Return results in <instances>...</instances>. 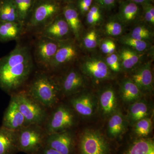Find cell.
<instances>
[{
    "mask_svg": "<svg viewBox=\"0 0 154 154\" xmlns=\"http://www.w3.org/2000/svg\"><path fill=\"white\" fill-rule=\"evenodd\" d=\"M33 66L29 48L17 44L8 54L0 58V87L7 92L19 89L28 79Z\"/></svg>",
    "mask_w": 154,
    "mask_h": 154,
    "instance_id": "cell-1",
    "label": "cell"
},
{
    "mask_svg": "<svg viewBox=\"0 0 154 154\" xmlns=\"http://www.w3.org/2000/svg\"><path fill=\"white\" fill-rule=\"evenodd\" d=\"M60 91L59 85L52 77L42 73L33 80L27 93L42 106L50 108L57 102Z\"/></svg>",
    "mask_w": 154,
    "mask_h": 154,
    "instance_id": "cell-2",
    "label": "cell"
},
{
    "mask_svg": "<svg viewBox=\"0 0 154 154\" xmlns=\"http://www.w3.org/2000/svg\"><path fill=\"white\" fill-rule=\"evenodd\" d=\"M55 0H35L32 13L25 27L28 30H41L62 12Z\"/></svg>",
    "mask_w": 154,
    "mask_h": 154,
    "instance_id": "cell-3",
    "label": "cell"
},
{
    "mask_svg": "<svg viewBox=\"0 0 154 154\" xmlns=\"http://www.w3.org/2000/svg\"><path fill=\"white\" fill-rule=\"evenodd\" d=\"M46 137L39 125H30L19 130L17 131L19 152L38 154L45 145Z\"/></svg>",
    "mask_w": 154,
    "mask_h": 154,
    "instance_id": "cell-4",
    "label": "cell"
},
{
    "mask_svg": "<svg viewBox=\"0 0 154 154\" xmlns=\"http://www.w3.org/2000/svg\"><path fill=\"white\" fill-rule=\"evenodd\" d=\"M14 97L19 110L29 125H39L44 121L46 113L43 106L31 98L27 92H19Z\"/></svg>",
    "mask_w": 154,
    "mask_h": 154,
    "instance_id": "cell-5",
    "label": "cell"
},
{
    "mask_svg": "<svg viewBox=\"0 0 154 154\" xmlns=\"http://www.w3.org/2000/svg\"><path fill=\"white\" fill-rule=\"evenodd\" d=\"M80 154H108L109 146L100 133L86 130L80 137L79 142Z\"/></svg>",
    "mask_w": 154,
    "mask_h": 154,
    "instance_id": "cell-6",
    "label": "cell"
},
{
    "mask_svg": "<svg viewBox=\"0 0 154 154\" xmlns=\"http://www.w3.org/2000/svg\"><path fill=\"white\" fill-rule=\"evenodd\" d=\"M74 114L65 105H60L54 110L46 125L48 135L69 129L75 124Z\"/></svg>",
    "mask_w": 154,
    "mask_h": 154,
    "instance_id": "cell-7",
    "label": "cell"
},
{
    "mask_svg": "<svg viewBox=\"0 0 154 154\" xmlns=\"http://www.w3.org/2000/svg\"><path fill=\"white\" fill-rule=\"evenodd\" d=\"M80 68L84 75L95 82L108 79L111 75L110 70L105 61L98 57L85 58Z\"/></svg>",
    "mask_w": 154,
    "mask_h": 154,
    "instance_id": "cell-8",
    "label": "cell"
},
{
    "mask_svg": "<svg viewBox=\"0 0 154 154\" xmlns=\"http://www.w3.org/2000/svg\"><path fill=\"white\" fill-rule=\"evenodd\" d=\"M60 42L44 36H38L34 51L36 62L48 68L57 51Z\"/></svg>",
    "mask_w": 154,
    "mask_h": 154,
    "instance_id": "cell-9",
    "label": "cell"
},
{
    "mask_svg": "<svg viewBox=\"0 0 154 154\" xmlns=\"http://www.w3.org/2000/svg\"><path fill=\"white\" fill-rule=\"evenodd\" d=\"M71 33L68 25L61 13L39 30L38 36L61 42L69 39V36Z\"/></svg>",
    "mask_w": 154,
    "mask_h": 154,
    "instance_id": "cell-10",
    "label": "cell"
},
{
    "mask_svg": "<svg viewBox=\"0 0 154 154\" xmlns=\"http://www.w3.org/2000/svg\"><path fill=\"white\" fill-rule=\"evenodd\" d=\"M79 55L76 45L72 39L61 41L59 46L48 66V69H56L75 60Z\"/></svg>",
    "mask_w": 154,
    "mask_h": 154,
    "instance_id": "cell-11",
    "label": "cell"
},
{
    "mask_svg": "<svg viewBox=\"0 0 154 154\" xmlns=\"http://www.w3.org/2000/svg\"><path fill=\"white\" fill-rule=\"evenodd\" d=\"M75 145L73 135L66 130L48 135L45 139V145L61 154H73Z\"/></svg>",
    "mask_w": 154,
    "mask_h": 154,
    "instance_id": "cell-12",
    "label": "cell"
},
{
    "mask_svg": "<svg viewBox=\"0 0 154 154\" xmlns=\"http://www.w3.org/2000/svg\"><path fill=\"white\" fill-rule=\"evenodd\" d=\"M28 125L24 116L19 110L13 96L4 114L2 126L18 131Z\"/></svg>",
    "mask_w": 154,
    "mask_h": 154,
    "instance_id": "cell-13",
    "label": "cell"
},
{
    "mask_svg": "<svg viewBox=\"0 0 154 154\" xmlns=\"http://www.w3.org/2000/svg\"><path fill=\"white\" fill-rule=\"evenodd\" d=\"M133 82L142 93H150L153 90V78L150 62L139 67L131 75Z\"/></svg>",
    "mask_w": 154,
    "mask_h": 154,
    "instance_id": "cell-14",
    "label": "cell"
},
{
    "mask_svg": "<svg viewBox=\"0 0 154 154\" xmlns=\"http://www.w3.org/2000/svg\"><path fill=\"white\" fill-rule=\"evenodd\" d=\"M84 77L81 73L75 69L68 72L62 79L59 85L60 91L66 96L78 93L84 85Z\"/></svg>",
    "mask_w": 154,
    "mask_h": 154,
    "instance_id": "cell-15",
    "label": "cell"
},
{
    "mask_svg": "<svg viewBox=\"0 0 154 154\" xmlns=\"http://www.w3.org/2000/svg\"><path fill=\"white\" fill-rule=\"evenodd\" d=\"M62 14L68 25L72 34L79 40L82 34V26L79 13L74 3L66 4L62 9Z\"/></svg>",
    "mask_w": 154,
    "mask_h": 154,
    "instance_id": "cell-16",
    "label": "cell"
},
{
    "mask_svg": "<svg viewBox=\"0 0 154 154\" xmlns=\"http://www.w3.org/2000/svg\"><path fill=\"white\" fill-rule=\"evenodd\" d=\"M70 102L75 111L83 117H91L94 114L96 102L91 94L88 93L81 94L73 98Z\"/></svg>",
    "mask_w": 154,
    "mask_h": 154,
    "instance_id": "cell-17",
    "label": "cell"
},
{
    "mask_svg": "<svg viewBox=\"0 0 154 154\" xmlns=\"http://www.w3.org/2000/svg\"><path fill=\"white\" fill-rule=\"evenodd\" d=\"M17 146V131L0 128V154H16Z\"/></svg>",
    "mask_w": 154,
    "mask_h": 154,
    "instance_id": "cell-18",
    "label": "cell"
},
{
    "mask_svg": "<svg viewBox=\"0 0 154 154\" xmlns=\"http://www.w3.org/2000/svg\"><path fill=\"white\" fill-rule=\"evenodd\" d=\"M25 28L19 22H0V41L8 42L19 39Z\"/></svg>",
    "mask_w": 154,
    "mask_h": 154,
    "instance_id": "cell-19",
    "label": "cell"
},
{
    "mask_svg": "<svg viewBox=\"0 0 154 154\" xmlns=\"http://www.w3.org/2000/svg\"><path fill=\"white\" fill-rule=\"evenodd\" d=\"M140 13L139 5L129 0L125 1L119 6L118 19L122 24L128 25L137 19Z\"/></svg>",
    "mask_w": 154,
    "mask_h": 154,
    "instance_id": "cell-20",
    "label": "cell"
},
{
    "mask_svg": "<svg viewBox=\"0 0 154 154\" xmlns=\"http://www.w3.org/2000/svg\"><path fill=\"white\" fill-rule=\"evenodd\" d=\"M99 104L104 115H111L116 111L117 100L113 88H107L102 91L99 96Z\"/></svg>",
    "mask_w": 154,
    "mask_h": 154,
    "instance_id": "cell-21",
    "label": "cell"
},
{
    "mask_svg": "<svg viewBox=\"0 0 154 154\" xmlns=\"http://www.w3.org/2000/svg\"><path fill=\"white\" fill-rule=\"evenodd\" d=\"M120 93L122 100L128 103L138 101L142 96L141 91L131 79H125L122 82Z\"/></svg>",
    "mask_w": 154,
    "mask_h": 154,
    "instance_id": "cell-22",
    "label": "cell"
},
{
    "mask_svg": "<svg viewBox=\"0 0 154 154\" xmlns=\"http://www.w3.org/2000/svg\"><path fill=\"white\" fill-rule=\"evenodd\" d=\"M125 121L119 111H115L111 115L107 125V134L110 137H118L124 132Z\"/></svg>",
    "mask_w": 154,
    "mask_h": 154,
    "instance_id": "cell-23",
    "label": "cell"
},
{
    "mask_svg": "<svg viewBox=\"0 0 154 154\" xmlns=\"http://www.w3.org/2000/svg\"><path fill=\"white\" fill-rule=\"evenodd\" d=\"M140 53L128 47L121 49L119 56L121 67L128 70L136 66L141 59L142 56Z\"/></svg>",
    "mask_w": 154,
    "mask_h": 154,
    "instance_id": "cell-24",
    "label": "cell"
},
{
    "mask_svg": "<svg viewBox=\"0 0 154 154\" xmlns=\"http://www.w3.org/2000/svg\"><path fill=\"white\" fill-rule=\"evenodd\" d=\"M0 22L20 23L14 0H0Z\"/></svg>",
    "mask_w": 154,
    "mask_h": 154,
    "instance_id": "cell-25",
    "label": "cell"
},
{
    "mask_svg": "<svg viewBox=\"0 0 154 154\" xmlns=\"http://www.w3.org/2000/svg\"><path fill=\"white\" fill-rule=\"evenodd\" d=\"M125 154H154V143L151 139L137 140L130 146Z\"/></svg>",
    "mask_w": 154,
    "mask_h": 154,
    "instance_id": "cell-26",
    "label": "cell"
},
{
    "mask_svg": "<svg viewBox=\"0 0 154 154\" xmlns=\"http://www.w3.org/2000/svg\"><path fill=\"white\" fill-rule=\"evenodd\" d=\"M149 108L146 102L143 100H138L134 102L128 109V118L131 122H136L142 119L147 117Z\"/></svg>",
    "mask_w": 154,
    "mask_h": 154,
    "instance_id": "cell-27",
    "label": "cell"
},
{
    "mask_svg": "<svg viewBox=\"0 0 154 154\" xmlns=\"http://www.w3.org/2000/svg\"><path fill=\"white\" fill-rule=\"evenodd\" d=\"M19 22L24 26L28 22L33 10L35 0H14Z\"/></svg>",
    "mask_w": 154,
    "mask_h": 154,
    "instance_id": "cell-28",
    "label": "cell"
},
{
    "mask_svg": "<svg viewBox=\"0 0 154 154\" xmlns=\"http://www.w3.org/2000/svg\"><path fill=\"white\" fill-rule=\"evenodd\" d=\"M121 41L125 45L139 53L143 52L149 48L147 41L135 39L129 36L122 37Z\"/></svg>",
    "mask_w": 154,
    "mask_h": 154,
    "instance_id": "cell-29",
    "label": "cell"
},
{
    "mask_svg": "<svg viewBox=\"0 0 154 154\" xmlns=\"http://www.w3.org/2000/svg\"><path fill=\"white\" fill-rule=\"evenodd\" d=\"M152 124L151 119L147 117L142 119L136 122L135 132L139 136H147L151 131Z\"/></svg>",
    "mask_w": 154,
    "mask_h": 154,
    "instance_id": "cell-30",
    "label": "cell"
},
{
    "mask_svg": "<svg viewBox=\"0 0 154 154\" xmlns=\"http://www.w3.org/2000/svg\"><path fill=\"white\" fill-rule=\"evenodd\" d=\"M102 17L101 7L98 5H93L86 14V20L89 25H96L100 22Z\"/></svg>",
    "mask_w": 154,
    "mask_h": 154,
    "instance_id": "cell-31",
    "label": "cell"
},
{
    "mask_svg": "<svg viewBox=\"0 0 154 154\" xmlns=\"http://www.w3.org/2000/svg\"><path fill=\"white\" fill-rule=\"evenodd\" d=\"M152 35L151 31L147 28L142 25H138L133 29L129 36L135 39L147 41L151 38Z\"/></svg>",
    "mask_w": 154,
    "mask_h": 154,
    "instance_id": "cell-32",
    "label": "cell"
},
{
    "mask_svg": "<svg viewBox=\"0 0 154 154\" xmlns=\"http://www.w3.org/2000/svg\"><path fill=\"white\" fill-rule=\"evenodd\" d=\"M105 28L106 33L110 36H120L123 32V26L121 22L115 20L107 22Z\"/></svg>",
    "mask_w": 154,
    "mask_h": 154,
    "instance_id": "cell-33",
    "label": "cell"
},
{
    "mask_svg": "<svg viewBox=\"0 0 154 154\" xmlns=\"http://www.w3.org/2000/svg\"><path fill=\"white\" fill-rule=\"evenodd\" d=\"M83 43L86 48L93 49L96 48L98 44V35L95 30H91L83 38Z\"/></svg>",
    "mask_w": 154,
    "mask_h": 154,
    "instance_id": "cell-34",
    "label": "cell"
},
{
    "mask_svg": "<svg viewBox=\"0 0 154 154\" xmlns=\"http://www.w3.org/2000/svg\"><path fill=\"white\" fill-rule=\"evenodd\" d=\"M105 61L110 70L115 72H118L120 70V60L119 56L116 54L113 53L108 55L106 57Z\"/></svg>",
    "mask_w": 154,
    "mask_h": 154,
    "instance_id": "cell-35",
    "label": "cell"
},
{
    "mask_svg": "<svg viewBox=\"0 0 154 154\" xmlns=\"http://www.w3.org/2000/svg\"><path fill=\"white\" fill-rule=\"evenodd\" d=\"M143 9V16L145 20L152 25L154 24V8L151 4L142 5Z\"/></svg>",
    "mask_w": 154,
    "mask_h": 154,
    "instance_id": "cell-36",
    "label": "cell"
},
{
    "mask_svg": "<svg viewBox=\"0 0 154 154\" xmlns=\"http://www.w3.org/2000/svg\"><path fill=\"white\" fill-rule=\"evenodd\" d=\"M93 1V0H76L75 5L79 14L86 15L92 6Z\"/></svg>",
    "mask_w": 154,
    "mask_h": 154,
    "instance_id": "cell-37",
    "label": "cell"
},
{
    "mask_svg": "<svg viewBox=\"0 0 154 154\" xmlns=\"http://www.w3.org/2000/svg\"><path fill=\"white\" fill-rule=\"evenodd\" d=\"M100 7L107 9H112L115 6L116 0H94Z\"/></svg>",
    "mask_w": 154,
    "mask_h": 154,
    "instance_id": "cell-38",
    "label": "cell"
},
{
    "mask_svg": "<svg viewBox=\"0 0 154 154\" xmlns=\"http://www.w3.org/2000/svg\"><path fill=\"white\" fill-rule=\"evenodd\" d=\"M37 154H61L58 152L45 145L39 151Z\"/></svg>",
    "mask_w": 154,
    "mask_h": 154,
    "instance_id": "cell-39",
    "label": "cell"
},
{
    "mask_svg": "<svg viewBox=\"0 0 154 154\" xmlns=\"http://www.w3.org/2000/svg\"><path fill=\"white\" fill-rule=\"evenodd\" d=\"M111 41V40L109 39H107V40H104L102 42L101 45V49L103 53L108 54L109 46H110Z\"/></svg>",
    "mask_w": 154,
    "mask_h": 154,
    "instance_id": "cell-40",
    "label": "cell"
},
{
    "mask_svg": "<svg viewBox=\"0 0 154 154\" xmlns=\"http://www.w3.org/2000/svg\"><path fill=\"white\" fill-rule=\"evenodd\" d=\"M116 49V45L115 43L111 40V42H110V46H109L108 54L110 55V54L115 53Z\"/></svg>",
    "mask_w": 154,
    "mask_h": 154,
    "instance_id": "cell-41",
    "label": "cell"
},
{
    "mask_svg": "<svg viewBox=\"0 0 154 154\" xmlns=\"http://www.w3.org/2000/svg\"><path fill=\"white\" fill-rule=\"evenodd\" d=\"M131 2H133L138 5H142L146 4H150L152 2L151 0H129Z\"/></svg>",
    "mask_w": 154,
    "mask_h": 154,
    "instance_id": "cell-42",
    "label": "cell"
},
{
    "mask_svg": "<svg viewBox=\"0 0 154 154\" xmlns=\"http://www.w3.org/2000/svg\"><path fill=\"white\" fill-rule=\"evenodd\" d=\"M55 1L60 4L61 3H65L66 5L69 3H74L75 0H55Z\"/></svg>",
    "mask_w": 154,
    "mask_h": 154,
    "instance_id": "cell-43",
    "label": "cell"
}]
</instances>
